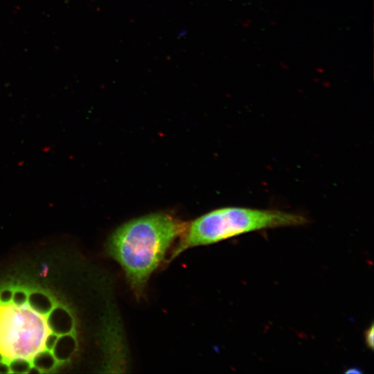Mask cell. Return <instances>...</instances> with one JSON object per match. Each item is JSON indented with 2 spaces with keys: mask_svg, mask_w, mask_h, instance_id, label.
I'll use <instances>...</instances> for the list:
<instances>
[{
  "mask_svg": "<svg viewBox=\"0 0 374 374\" xmlns=\"http://www.w3.org/2000/svg\"><path fill=\"white\" fill-rule=\"evenodd\" d=\"M3 359H4L3 355V354L0 352V362L3 361Z\"/></svg>",
  "mask_w": 374,
  "mask_h": 374,
  "instance_id": "cell-14",
  "label": "cell"
},
{
  "mask_svg": "<svg viewBox=\"0 0 374 374\" xmlns=\"http://www.w3.org/2000/svg\"><path fill=\"white\" fill-rule=\"evenodd\" d=\"M57 360L50 350L37 352L32 359V364L42 371H51L57 364Z\"/></svg>",
  "mask_w": 374,
  "mask_h": 374,
  "instance_id": "cell-6",
  "label": "cell"
},
{
  "mask_svg": "<svg viewBox=\"0 0 374 374\" xmlns=\"http://www.w3.org/2000/svg\"><path fill=\"white\" fill-rule=\"evenodd\" d=\"M46 324L57 335L71 333L74 327L73 318L66 308L55 306L48 314Z\"/></svg>",
  "mask_w": 374,
  "mask_h": 374,
  "instance_id": "cell-3",
  "label": "cell"
},
{
  "mask_svg": "<svg viewBox=\"0 0 374 374\" xmlns=\"http://www.w3.org/2000/svg\"><path fill=\"white\" fill-rule=\"evenodd\" d=\"M187 224L170 214L154 213L124 223L109 236L107 252L119 264L137 298Z\"/></svg>",
  "mask_w": 374,
  "mask_h": 374,
  "instance_id": "cell-1",
  "label": "cell"
},
{
  "mask_svg": "<svg viewBox=\"0 0 374 374\" xmlns=\"http://www.w3.org/2000/svg\"><path fill=\"white\" fill-rule=\"evenodd\" d=\"M77 348V341L71 333L60 335L52 350L57 361L65 362L70 359Z\"/></svg>",
  "mask_w": 374,
  "mask_h": 374,
  "instance_id": "cell-4",
  "label": "cell"
},
{
  "mask_svg": "<svg viewBox=\"0 0 374 374\" xmlns=\"http://www.w3.org/2000/svg\"><path fill=\"white\" fill-rule=\"evenodd\" d=\"M373 326L371 325L364 333L365 342L368 348L373 349Z\"/></svg>",
  "mask_w": 374,
  "mask_h": 374,
  "instance_id": "cell-11",
  "label": "cell"
},
{
  "mask_svg": "<svg viewBox=\"0 0 374 374\" xmlns=\"http://www.w3.org/2000/svg\"><path fill=\"white\" fill-rule=\"evenodd\" d=\"M28 294L22 289H17L13 291L12 301L15 306H22L28 301Z\"/></svg>",
  "mask_w": 374,
  "mask_h": 374,
  "instance_id": "cell-8",
  "label": "cell"
},
{
  "mask_svg": "<svg viewBox=\"0 0 374 374\" xmlns=\"http://www.w3.org/2000/svg\"><path fill=\"white\" fill-rule=\"evenodd\" d=\"M42 371L35 366H31L27 373H40Z\"/></svg>",
  "mask_w": 374,
  "mask_h": 374,
  "instance_id": "cell-13",
  "label": "cell"
},
{
  "mask_svg": "<svg viewBox=\"0 0 374 374\" xmlns=\"http://www.w3.org/2000/svg\"><path fill=\"white\" fill-rule=\"evenodd\" d=\"M10 373V369L8 363L6 362H0V373Z\"/></svg>",
  "mask_w": 374,
  "mask_h": 374,
  "instance_id": "cell-12",
  "label": "cell"
},
{
  "mask_svg": "<svg viewBox=\"0 0 374 374\" xmlns=\"http://www.w3.org/2000/svg\"><path fill=\"white\" fill-rule=\"evenodd\" d=\"M32 310L39 314H48L54 308V302L49 295L41 291H33L27 301Z\"/></svg>",
  "mask_w": 374,
  "mask_h": 374,
  "instance_id": "cell-5",
  "label": "cell"
},
{
  "mask_svg": "<svg viewBox=\"0 0 374 374\" xmlns=\"http://www.w3.org/2000/svg\"><path fill=\"white\" fill-rule=\"evenodd\" d=\"M59 335H57L55 333H48L46 338L44 341V347L46 348V350L52 351L56 341L58 338Z\"/></svg>",
  "mask_w": 374,
  "mask_h": 374,
  "instance_id": "cell-10",
  "label": "cell"
},
{
  "mask_svg": "<svg viewBox=\"0 0 374 374\" xmlns=\"http://www.w3.org/2000/svg\"><path fill=\"white\" fill-rule=\"evenodd\" d=\"M308 222L303 215L277 209L240 206L217 208L187 224L171 251L170 260L193 247L215 244L246 233L302 226Z\"/></svg>",
  "mask_w": 374,
  "mask_h": 374,
  "instance_id": "cell-2",
  "label": "cell"
},
{
  "mask_svg": "<svg viewBox=\"0 0 374 374\" xmlns=\"http://www.w3.org/2000/svg\"><path fill=\"white\" fill-rule=\"evenodd\" d=\"M8 364L10 366V373H27L31 366V363L29 359L21 357H14L11 361H10Z\"/></svg>",
  "mask_w": 374,
  "mask_h": 374,
  "instance_id": "cell-7",
  "label": "cell"
},
{
  "mask_svg": "<svg viewBox=\"0 0 374 374\" xmlns=\"http://www.w3.org/2000/svg\"><path fill=\"white\" fill-rule=\"evenodd\" d=\"M13 290L11 288H3L0 290V303L8 304L12 301Z\"/></svg>",
  "mask_w": 374,
  "mask_h": 374,
  "instance_id": "cell-9",
  "label": "cell"
}]
</instances>
